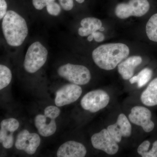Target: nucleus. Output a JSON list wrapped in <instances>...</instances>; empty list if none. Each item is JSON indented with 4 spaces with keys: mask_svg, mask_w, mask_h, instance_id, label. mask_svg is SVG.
<instances>
[{
    "mask_svg": "<svg viewBox=\"0 0 157 157\" xmlns=\"http://www.w3.org/2000/svg\"><path fill=\"white\" fill-rule=\"evenodd\" d=\"M129 47L123 43H109L98 46L92 52L95 63L101 69L111 70L115 69L128 56Z\"/></svg>",
    "mask_w": 157,
    "mask_h": 157,
    "instance_id": "obj_1",
    "label": "nucleus"
},
{
    "mask_svg": "<svg viewBox=\"0 0 157 157\" xmlns=\"http://www.w3.org/2000/svg\"><path fill=\"white\" fill-rule=\"evenodd\" d=\"M2 29L7 43L13 47L22 45L28 34L25 19L12 10L7 11L3 17Z\"/></svg>",
    "mask_w": 157,
    "mask_h": 157,
    "instance_id": "obj_2",
    "label": "nucleus"
},
{
    "mask_svg": "<svg viewBox=\"0 0 157 157\" xmlns=\"http://www.w3.org/2000/svg\"><path fill=\"white\" fill-rule=\"evenodd\" d=\"M48 54L47 49L40 42L33 43L25 54L24 67L26 71L30 73L36 72L46 63Z\"/></svg>",
    "mask_w": 157,
    "mask_h": 157,
    "instance_id": "obj_3",
    "label": "nucleus"
},
{
    "mask_svg": "<svg viewBox=\"0 0 157 157\" xmlns=\"http://www.w3.org/2000/svg\"><path fill=\"white\" fill-rule=\"evenodd\" d=\"M60 113V110L57 106H49L44 109V114L36 116L35 126L41 136L48 137L55 133L57 128L55 119Z\"/></svg>",
    "mask_w": 157,
    "mask_h": 157,
    "instance_id": "obj_4",
    "label": "nucleus"
},
{
    "mask_svg": "<svg viewBox=\"0 0 157 157\" xmlns=\"http://www.w3.org/2000/svg\"><path fill=\"white\" fill-rule=\"evenodd\" d=\"M57 72L61 77L78 85L87 84L91 79L90 70L82 65L67 63L60 67Z\"/></svg>",
    "mask_w": 157,
    "mask_h": 157,
    "instance_id": "obj_5",
    "label": "nucleus"
},
{
    "mask_svg": "<svg viewBox=\"0 0 157 157\" xmlns=\"http://www.w3.org/2000/svg\"><path fill=\"white\" fill-rule=\"evenodd\" d=\"M150 4L147 0H130L128 3H121L116 6V15L121 19L131 16L140 17L148 12Z\"/></svg>",
    "mask_w": 157,
    "mask_h": 157,
    "instance_id": "obj_6",
    "label": "nucleus"
},
{
    "mask_svg": "<svg viewBox=\"0 0 157 157\" xmlns=\"http://www.w3.org/2000/svg\"><path fill=\"white\" fill-rule=\"evenodd\" d=\"M109 100V96L106 92L102 90H96L85 95L80 104L85 110L94 113L107 107Z\"/></svg>",
    "mask_w": 157,
    "mask_h": 157,
    "instance_id": "obj_7",
    "label": "nucleus"
},
{
    "mask_svg": "<svg viewBox=\"0 0 157 157\" xmlns=\"http://www.w3.org/2000/svg\"><path fill=\"white\" fill-rule=\"evenodd\" d=\"M91 140L95 148L103 151L108 155H115L118 151V143L111 137L107 129L94 134Z\"/></svg>",
    "mask_w": 157,
    "mask_h": 157,
    "instance_id": "obj_8",
    "label": "nucleus"
},
{
    "mask_svg": "<svg viewBox=\"0 0 157 157\" xmlns=\"http://www.w3.org/2000/svg\"><path fill=\"white\" fill-rule=\"evenodd\" d=\"M151 117L150 110L142 106L133 107L128 115L129 121L141 127L147 133L151 132L154 128V123L151 120Z\"/></svg>",
    "mask_w": 157,
    "mask_h": 157,
    "instance_id": "obj_9",
    "label": "nucleus"
},
{
    "mask_svg": "<svg viewBox=\"0 0 157 157\" xmlns=\"http://www.w3.org/2000/svg\"><path fill=\"white\" fill-rule=\"evenodd\" d=\"M82 93L78 85L70 83L65 85L57 91L55 103L57 107H63L77 101Z\"/></svg>",
    "mask_w": 157,
    "mask_h": 157,
    "instance_id": "obj_10",
    "label": "nucleus"
},
{
    "mask_svg": "<svg viewBox=\"0 0 157 157\" xmlns=\"http://www.w3.org/2000/svg\"><path fill=\"white\" fill-rule=\"evenodd\" d=\"M41 143V139L36 133H31L23 130L17 135L15 146L17 149L23 150L29 155H33Z\"/></svg>",
    "mask_w": 157,
    "mask_h": 157,
    "instance_id": "obj_11",
    "label": "nucleus"
},
{
    "mask_svg": "<svg viewBox=\"0 0 157 157\" xmlns=\"http://www.w3.org/2000/svg\"><path fill=\"white\" fill-rule=\"evenodd\" d=\"M19 126V122L14 118L6 119L1 122L0 142L5 148H10L13 146V133L18 128Z\"/></svg>",
    "mask_w": 157,
    "mask_h": 157,
    "instance_id": "obj_12",
    "label": "nucleus"
},
{
    "mask_svg": "<svg viewBox=\"0 0 157 157\" xmlns=\"http://www.w3.org/2000/svg\"><path fill=\"white\" fill-rule=\"evenodd\" d=\"M86 148L82 144L70 140L62 144L57 152L58 157H84L86 155Z\"/></svg>",
    "mask_w": 157,
    "mask_h": 157,
    "instance_id": "obj_13",
    "label": "nucleus"
},
{
    "mask_svg": "<svg viewBox=\"0 0 157 157\" xmlns=\"http://www.w3.org/2000/svg\"><path fill=\"white\" fill-rule=\"evenodd\" d=\"M142 62V59L140 56H135L130 57L118 65V73L124 79H130L134 75L135 68L140 65Z\"/></svg>",
    "mask_w": 157,
    "mask_h": 157,
    "instance_id": "obj_14",
    "label": "nucleus"
},
{
    "mask_svg": "<svg viewBox=\"0 0 157 157\" xmlns=\"http://www.w3.org/2000/svg\"><path fill=\"white\" fill-rule=\"evenodd\" d=\"M81 27L78 29V34L82 37L89 36L100 29L102 26V22L95 17H86L82 20Z\"/></svg>",
    "mask_w": 157,
    "mask_h": 157,
    "instance_id": "obj_15",
    "label": "nucleus"
},
{
    "mask_svg": "<svg viewBox=\"0 0 157 157\" xmlns=\"http://www.w3.org/2000/svg\"><path fill=\"white\" fill-rule=\"evenodd\" d=\"M140 100L146 106L153 107L157 105V78L154 79L144 91Z\"/></svg>",
    "mask_w": 157,
    "mask_h": 157,
    "instance_id": "obj_16",
    "label": "nucleus"
},
{
    "mask_svg": "<svg viewBox=\"0 0 157 157\" xmlns=\"http://www.w3.org/2000/svg\"><path fill=\"white\" fill-rule=\"evenodd\" d=\"M152 70L149 68L143 69L136 76L130 78L129 81L131 84L137 83V87L139 88L143 87L150 80L152 76Z\"/></svg>",
    "mask_w": 157,
    "mask_h": 157,
    "instance_id": "obj_17",
    "label": "nucleus"
},
{
    "mask_svg": "<svg viewBox=\"0 0 157 157\" xmlns=\"http://www.w3.org/2000/svg\"><path fill=\"white\" fill-rule=\"evenodd\" d=\"M116 123L123 137H128L132 135V127L126 116L121 113L118 117Z\"/></svg>",
    "mask_w": 157,
    "mask_h": 157,
    "instance_id": "obj_18",
    "label": "nucleus"
},
{
    "mask_svg": "<svg viewBox=\"0 0 157 157\" xmlns=\"http://www.w3.org/2000/svg\"><path fill=\"white\" fill-rule=\"evenodd\" d=\"M146 32L150 40L157 42V13L149 19L146 25Z\"/></svg>",
    "mask_w": 157,
    "mask_h": 157,
    "instance_id": "obj_19",
    "label": "nucleus"
},
{
    "mask_svg": "<svg viewBox=\"0 0 157 157\" xmlns=\"http://www.w3.org/2000/svg\"><path fill=\"white\" fill-rule=\"evenodd\" d=\"M12 73L8 67L5 65H0V90L7 87L11 82Z\"/></svg>",
    "mask_w": 157,
    "mask_h": 157,
    "instance_id": "obj_20",
    "label": "nucleus"
},
{
    "mask_svg": "<svg viewBox=\"0 0 157 157\" xmlns=\"http://www.w3.org/2000/svg\"><path fill=\"white\" fill-rule=\"evenodd\" d=\"M107 130L111 137L117 143H119L121 141L123 136L116 123L108 126Z\"/></svg>",
    "mask_w": 157,
    "mask_h": 157,
    "instance_id": "obj_21",
    "label": "nucleus"
},
{
    "mask_svg": "<svg viewBox=\"0 0 157 157\" xmlns=\"http://www.w3.org/2000/svg\"><path fill=\"white\" fill-rule=\"evenodd\" d=\"M46 7L48 14L52 16H58L61 11L60 6L54 1L49 3Z\"/></svg>",
    "mask_w": 157,
    "mask_h": 157,
    "instance_id": "obj_22",
    "label": "nucleus"
},
{
    "mask_svg": "<svg viewBox=\"0 0 157 157\" xmlns=\"http://www.w3.org/2000/svg\"><path fill=\"white\" fill-rule=\"evenodd\" d=\"M54 1L55 0H33V4L35 9L41 10L44 7H46L49 3Z\"/></svg>",
    "mask_w": 157,
    "mask_h": 157,
    "instance_id": "obj_23",
    "label": "nucleus"
},
{
    "mask_svg": "<svg viewBox=\"0 0 157 157\" xmlns=\"http://www.w3.org/2000/svg\"><path fill=\"white\" fill-rule=\"evenodd\" d=\"M150 146V142L148 140H145L139 145L137 148V151L138 154L143 156L144 154L148 151L149 147Z\"/></svg>",
    "mask_w": 157,
    "mask_h": 157,
    "instance_id": "obj_24",
    "label": "nucleus"
},
{
    "mask_svg": "<svg viewBox=\"0 0 157 157\" xmlns=\"http://www.w3.org/2000/svg\"><path fill=\"white\" fill-rule=\"evenodd\" d=\"M60 5L65 11H69L72 10L73 7V0H59Z\"/></svg>",
    "mask_w": 157,
    "mask_h": 157,
    "instance_id": "obj_25",
    "label": "nucleus"
},
{
    "mask_svg": "<svg viewBox=\"0 0 157 157\" xmlns=\"http://www.w3.org/2000/svg\"><path fill=\"white\" fill-rule=\"evenodd\" d=\"M142 157H157V140L154 142L151 149L144 154Z\"/></svg>",
    "mask_w": 157,
    "mask_h": 157,
    "instance_id": "obj_26",
    "label": "nucleus"
},
{
    "mask_svg": "<svg viewBox=\"0 0 157 157\" xmlns=\"http://www.w3.org/2000/svg\"><path fill=\"white\" fill-rule=\"evenodd\" d=\"M7 4L5 0H0V19L3 17L7 13Z\"/></svg>",
    "mask_w": 157,
    "mask_h": 157,
    "instance_id": "obj_27",
    "label": "nucleus"
},
{
    "mask_svg": "<svg viewBox=\"0 0 157 157\" xmlns=\"http://www.w3.org/2000/svg\"><path fill=\"white\" fill-rule=\"evenodd\" d=\"M94 39L95 41L97 42H100L104 41L105 39V36L104 34L100 32L96 31L94 33H93L92 34Z\"/></svg>",
    "mask_w": 157,
    "mask_h": 157,
    "instance_id": "obj_28",
    "label": "nucleus"
},
{
    "mask_svg": "<svg viewBox=\"0 0 157 157\" xmlns=\"http://www.w3.org/2000/svg\"><path fill=\"white\" fill-rule=\"evenodd\" d=\"M94 39V37H93V35L92 34L89 35L87 37V40L89 42H91Z\"/></svg>",
    "mask_w": 157,
    "mask_h": 157,
    "instance_id": "obj_29",
    "label": "nucleus"
},
{
    "mask_svg": "<svg viewBox=\"0 0 157 157\" xmlns=\"http://www.w3.org/2000/svg\"><path fill=\"white\" fill-rule=\"evenodd\" d=\"M76 2L80 4L83 3L84 2L85 0H75Z\"/></svg>",
    "mask_w": 157,
    "mask_h": 157,
    "instance_id": "obj_30",
    "label": "nucleus"
},
{
    "mask_svg": "<svg viewBox=\"0 0 157 157\" xmlns=\"http://www.w3.org/2000/svg\"><path fill=\"white\" fill-rule=\"evenodd\" d=\"M104 30H105V29H104V27H101V28L99 30L101 32H103V31H104Z\"/></svg>",
    "mask_w": 157,
    "mask_h": 157,
    "instance_id": "obj_31",
    "label": "nucleus"
}]
</instances>
